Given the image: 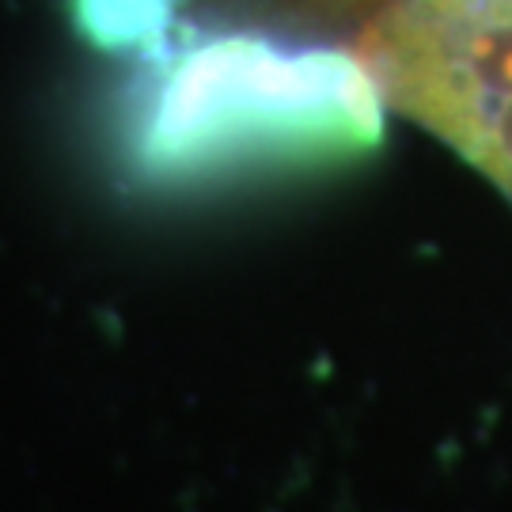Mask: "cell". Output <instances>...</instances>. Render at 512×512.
I'll use <instances>...</instances> for the list:
<instances>
[{
	"label": "cell",
	"mask_w": 512,
	"mask_h": 512,
	"mask_svg": "<svg viewBox=\"0 0 512 512\" xmlns=\"http://www.w3.org/2000/svg\"><path fill=\"white\" fill-rule=\"evenodd\" d=\"M380 95L365 61L338 50L217 38L167 69L145 156L175 171L334 160L380 137Z\"/></svg>",
	"instance_id": "obj_1"
},
{
	"label": "cell",
	"mask_w": 512,
	"mask_h": 512,
	"mask_svg": "<svg viewBox=\"0 0 512 512\" xmlns=\"http://www.w3.org/2000/svg\"><path fill=\"white\" fill-rule=\"evenodd\" d=\"M365 61L395 107L512 198V0H395Z\"/></svg>",
	"instance_id": "obj_2"
},
{
	"label": "cell",
	"mask_w": 512,
	"mask_h": 512,
	"mask_svg": "<svg viewBox=\"0 0 512 512\" xmlns=\"http://www.w3.org/2000/svg\"><path fill=\"white\" fill-rule=\"evenodd\" d=\"M171 0H73L80 27L107 42H137L160 35Z\"/></svg>",
	"instance_id": "obj_3"
}]
</instances>
